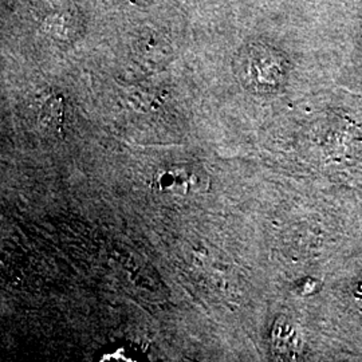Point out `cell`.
I'll use <instances>...</instances> for the list:
<instances>
[{
	"instance_id": "1",
	"label": "cell",
	"mask_w": 362,
	"mask_h": 362,
	"mask_svg": "<svg viewBox=\"0 0 362 362\" xmlns=\"http://www.w3.org/2000/svg\"><path fill=\"white\" fill-rule=\"evenodd\" d=\"M288 64L285 55L267 45L252 43L240 50L235 71L240 83L255 93H274L285 85Z\"/></svg>"
},
{
	"instance_id": "2",
	"label": "cell",
	"mask_w": 362,
	"mask_h": 362,
	"mask_svg": "<svg viewBox=\"0 0 362 362\" xmlns=\"http://www.w3.org/2000/svg\"><path fill=\"white\" fill-rule=\"evenodd\" d=\"M208 184L207 175L204 172L187 164L160 169L153 181V185L160 194L180 197L202 194L207 189Z\"/></svg>"
},
{
	"instance_id": "3",
	"label": "cell",
	"mask_w": 362,
	"mask_h": 362,
	"mask_svg": "<svg viewBox=\"0 0 362 362\" xmlns=\"http://www.w3.org/2000/svg\"><path fill=\"white\" fill-rule=\"evenodd\" d=\"M272 349L276 356H284L286 358L297 354V330L287 320L275 324L272 332Z\"/></svg>"
}]
</instances>
